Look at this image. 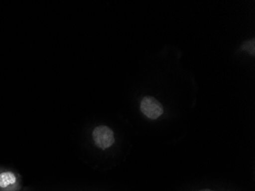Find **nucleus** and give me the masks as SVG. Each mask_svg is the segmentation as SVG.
<instances>
[{
  "label": "nucleus",
  "mask_w": 255,
  "mask_h": 191,
  "mask_svg": "<svg viewBox=\"0 0 255 191\" xmlns=\"http://www.w3.org/2000/svg\"><path fill=\"white\" fill-rule=\"evenodd\" d=\"M21 187V178L18 173L0 166V191H20Z\"/></svg>",
  "instance_id": "1"
},
{
  "label": "nucleus",
  "mask_w": 255,
  "mask_h": 191,
  "mask_svg": "<svg viewBox=\"0 0 255 191\" xmlns=\"http://www.w3.org/2000/svg\"><path fill=\"white\" fill-rule=\"evenodd\" d=\"M92 137L96 146L103 150L111 147L116 142L113 129L104 125L96 127L93 131Z\"/></svg>",
  "instance_id": "2"
},
{
  "label": "nucleus",
  "mask_w": 255,
  "mask_h": 191,
  "mask_svg": "<svg viewBox=\"0 0 255 191\" xmlns=\"http://www.w3.org/2000/svg\"><path fill=\"white\" fill-rule=\"evenodd\" d=\"M141 113L150 119H157L164 113L161 103L153 97H145L140 103Z\"/></svg>",
  "instance_id": "3"
},
{
  "label": "nucleus",
  "mask_w": 255,
  "mask_h": 191,
  "mask_svg": "<svg viewBox=\"0 0 255 191\" xmlns=\"http://www.w3.org/2000/svg\"><path fill=\"white\" fill-rule=\"evenodd\" d=\"M242 49L246 50L248 52L252 54H255V39L251 40V41H246L244 44H242Z\"/></svg>",
  "instance_id": "4"
},
{
  "label": "nucleus",
  "mask_w": 255,
  "mask_h": 191,
  "mask_svg": "<svg viewBox=\"0 0 255 191\" xmlns=\"http://www.w3.org/2000/svg\"><path fill=\"white\" fill-rule=\"evenodd\" d=\"M212 191V190H210V189H204V190H201V191Z\"/></svg>",
  "instance_id": "5"
}]
</instances>
